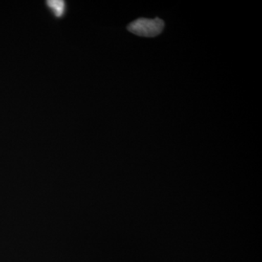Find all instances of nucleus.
<instances>
[{"label":"nucleus","mask_w":262,"mask_h":262,"mask_svg":"<svg viewBox=\"0 0 262 262\" xmlns=\"http://www.w3.org/2000/svg\"><path fill=\"white\" fill-rule=\"evenodd\" d=\"M48 10L57 18H61L67 13V3L62 0H49L46 2Z\"/></svg>","instance_id":"nucleus-2"},{"label":"nucleus","mask_w":262,"mask_h":262,"mask_svg":"<svg viewBox=\"0 0 262 262\" xmlns=\"http://www.w3.org/2000/svg\"><path fill=\"white\" fill-rule=\"evenodd\" d=\"M165 24L159 18H139L127 26L129 32L141 37H154L163 32Z\"/></svg>","instance_id":"nucleus-1"}]
</instances>
